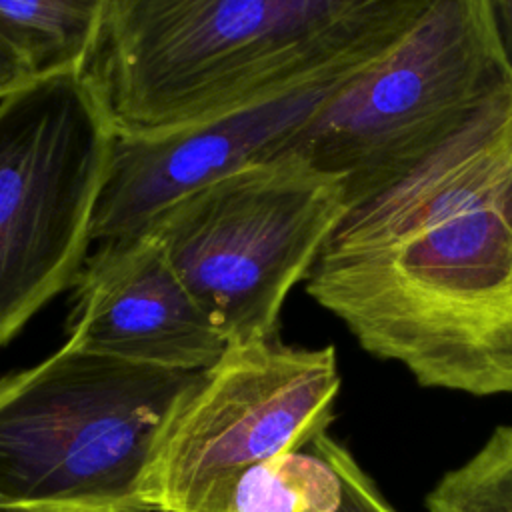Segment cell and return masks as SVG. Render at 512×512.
I'll use <instances>...</instances> for the list:
<instances>
[{
	"label": "cell",
	"instance_id": "3",
	"mask_svg": "<svg viewBox=\"0 0 512 512\" xmlns=\"http://www.w3.org/2000/svg\"><path fill=\"white\" fill-rule=\"evenodd\" d=\"M200 372L62 344L34 366L0 374V504L140 512L150 450Z\"/></svg>",
	"mask_w": 512,
	"mask_h": 512
},
{
	"label": "cell",
	"instance_id": "15",
	"mask_svg": "<svg viewBox=\"0 0 512 512\" xmlns=\"http://www.w3.org/2000/svg\"><path fill=\"white\" fill-rule=\"evenodd\" d=\"M494 8V16L498 22V30L508 54V60L512 64V0H490Z\"/></svg>",
	"mask_w": 512,
	"mask_h": 512
},
{
	"label": "cell",
	"instance_id": "4",
	"mask_svg": "<svg viewBox=\"0 0 512 512\" xmlns=\"http://www.w3.org/2000/svg\"><path fill=\"white\" fill-rule=\"evenodd\" d=\"M512 88L490 0H428L410 28L284 148L344 180L346 206L388 186ZM278 158V160H280Z\"/></svg>",
	"mask_w": 512,
	"mask_h": 512
},
{
	"label": "cell",
	"instance_id": "17",
	"mask_svg": "<svg viewBox=\"0 0 512 512\" xmlns=\"http://www.w3.org/2000/svg\"><path fill=\"white\" fill-rule=\"evenodd\" d=\"M112 512H120V510H112Z\"/></svg>",
	"mask_w": 512,
	"mask_h": 512
},
{
	"label": "cell",
	"instance_id": "12",
	"mask_svg": "<svg viewBox=\"0 0 512 512\" xmlns=\"http://www.w3.org/2000/svg\"><path fill=\"white\" fill-rule=\"evenodd\" d=\"M428 512H512V424L498 426L426 496Z\"/></svg>",
	"mask_w": 512,
	"mask_h": 512
},
{
	"label": "cell",
	"instance_id": "13",
	"mask_svg": "<svg viewBox=\"0 0 512 512\" xmlns=\"http://www.w3.org/2000/svg\"><path fill=\"white\" fill-rule=\"evenodd\" d=\"M310 452L326 460L340 478L342 498L336 512H396L378 490L374 480L364 472L354 454L328 432L314 438Z\"/></svg>",
	"mask_w": 512,
	"mask_h": 512
},
{
	"label": "cell",
	"instance_id": "11",
	"mask_svg": "<svg viewBox=\"0 0 512 512\" xmlns=\"http://www.w3.org/2000/svg\"><path fill=\"white\" fill-rule=\"evenodd\" d=\"M106 0H0V38L36 78L80 72Z\"/></svg>",
	"mask_w": 512,
	"mask_h": 512
},
{
	"label": "cell",
	"instance_id": "16",
	"mask_svg": "<svg viewBox=\"0 0 512 512\" xmlns=\"http://www.w3.org/2000/svg\"><path fill=\"white\" fill-rule=\"evenodd\" d=\"M0 512H28V510H20V508H12L6 504H0Z\"/></svg>",
	"mask_w": 512,
	"mask_h": 512
},
{
	"label": "cell",
	"instance_id": "8",
	"mask_svg": "<svg viewBox=\"0 0 512 512\" xmlns=\"http://www.w3.org/2000/svg\"><path fill=\"white\" fill-rule=\"evenodd\" d=\"M360 74L312 80L172 132H114L92 216V244L140 236L186 194L278 160L288 142Z\"/></svg>",
	"mask_w": 512,
	"mask_h": 512
},
{
	"label": "cell",
	"instance_id": "14",
	"mask_svg": "<svg viewBox=\"0 0 512 512\" xmlns=\"http://www.w3.org/2000/svg\"><path fill=\"white\" fill-rule=\"evenodd\" d=\"M36 80L26 60L0 38V100Z\"/></svg>",
	"mask_w": 512,
	"mask_h": 512
},
{
	"label": "cell",
	"instance_id": "6",
	"mask_svg": "<svg viewBox=\"0 0 512 512\" xmlns=\"http://www.w3.org/2000/svg\"><path fill=\"white\" fill-rule=\"evenodd\" d=\"M112 138L78 72L0 100V348L82 270Z\"/></svg>",
	"mask_w": 512,
	"mask_h": 512
},
{
	"label": "cell",
	"instance_id": "7",
	"mask_svg": "<svg viewBox=\"0 0 512 512\" xmlns=\"http://www.w3.org/2000/svg\"><path fill=\"white\" fill-rule=\"evenodd\" d=\"M340 392L334 346H226L168 414L138 484L140 512H194L226 480L326 432Z\"/></svg>",
	"mask_w": 512,
	"mask_h": 512
},
{
	"label": "cell",
	"instance_id": "2",
	"mask_svg": "<svg viewBox=\"0 0 512 512\" xmlns=\"http://www.w3.org/2000/svg\"><path fill=\"white\" fill-rule=\"evenodd\" d=\"M428 0H106L80 78L116 134L172 132L378 60Z\"/></svg>",
	"mask_w": 512,
	"mask_h": 512
},
{
	"label": "cell",
	"instance_id": "5",
	"mask_svg": "<svg viewBox=\"0 0 512 512\" xmlns=\"http://www.w3.org/2000/svg\"><path fill=\"white\" fill-rule=\"evenodd\" d=\"M344 180L296 156L254 164L166 208L148 234L226 346L278 338L288 292L346 212Z\"/></svg>",
	"mask_w": 512,
	"mask_h": 512
},
{
	"label": "cell",
	"instance_id": "1",
	"mask_svg": "<svg viewBox=\"0 0 512 512\" xmlns=\"http://www.w3.org/2000/svg\"><path fill=\"white\" fill-rule=\"evenodd\" d=\"M304 286L420 386L512 394V88L348 206Z\"/></svg>",
	"mask_w": 512,
	"mask_h": 512
},
{
	"label": "cell",
	"instance_id": "9",
	"mask_svg": "<svg viewBox=\"0 0 512 512\" xmlns=\"http://www.w3.org/2000/svg\"><path fill=\"white\" fill-rule=\"evenodd\" d=\"M64 344L186 372L208 370L226 350L148 234L100 242L88 254L72 284Z\"/></svg>",
	"mask_w": 512,
	"mask_h": 512
},
{
	"label": "cell",
	"instance_id": "10",
	"mask_svg": "<svg viewBox=\"0 0 512 512\" xmlns=\"http://www.w3.org/2000/svg\"><path fill=\"white\" fill-rule=\"evenodd\" d=\"M342 484L314 452H286L244 468L194 512H336Z\"/></svg>",
	"mask_w": 512,
	"mask_h": 512
}]
</instances>
